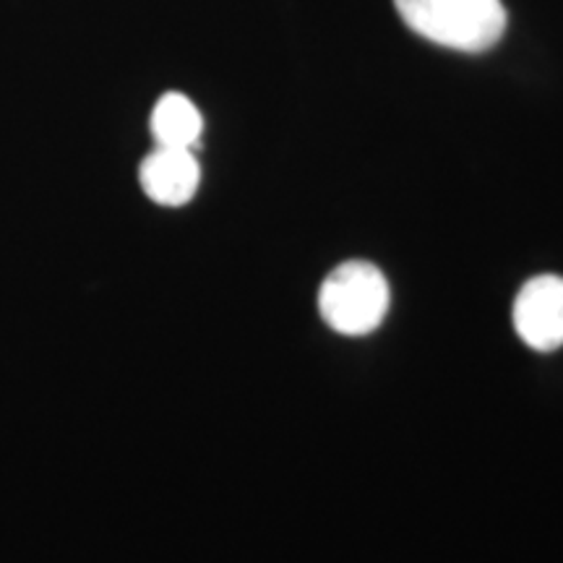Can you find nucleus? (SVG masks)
I'll return each mask as SVG.
<instances>
[{"label":"nucleus","mask_w":563,"mask_h":563,"mask_svg":"<svg viewBox=\"0 0 563 563\" xmlns=\"http://www.w3.org/2000/svg\"><path fill=\"white\" fill-rule=\"evenodd\" d=\"M415 34L460 53H485L504 37L501 0H394Z\"/></svg>","instance_id":"1"},{"label":"nucleus","mask_w":563,"mask_h":563,"mask_svg":"<svg viewBox=\"0 0 563 563\" xmlns=\"http://www.w3.org/2000/svg\"><path fill=\"white\" fill-rule=\"evenodd\" d=\"M389 282L368 262H347L323 279L319 311L344 336H365L382 327L389 313Z\"/></svg>","instance_id":"2"},{"label":"nucleus","mask_w":563,"mask_h":563,"mask_svg":"<svg viewBox=\"0 0 563 563\" xmlns=\"http://www.w3.org/2000/svg\"><path fill=\"white\" fill-rule=\"evenodd\" d=\"M514 329L527 347L553 352L563 344V277L540 274L514 300Z\"/></svg>","instance_id":"3"},{"label":"nucleus","mask_w":563,"mask_h":563,"mask_svg":"<svg viewBox=\"0 0 563 563\" xmlns=\"http://www.w3.org/2000/svg\"><path fill=\"white\" fill-rule=\"evenodd\" d=\"M139 180L144 194L159 207H183L199 191L201 170L194 150L157 146L141 162Z\"/></svg>","instance_id":"4"},{"label":"nucleus","mask_w":563,"mask_h":563,"mask_svg":"<svg viewBox=\"0 0 563 563\" xmlns=\"http://www.w3.org/2000/svg\"><path fill=\"white\" fill-rule=\"evenodd\" d=\"M203 131L201 112L180 91H167L159 97L152 112V133L159 146H175V150H194Z\"/></svg>","instance_id":"5"}]
</instances>
